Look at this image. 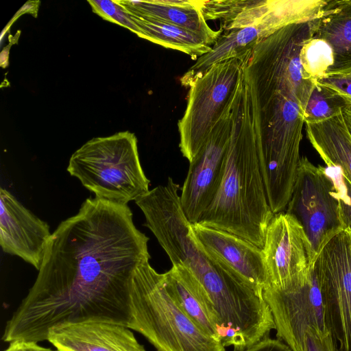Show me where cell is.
<instances>
[{"label":"cell","instance_id":"obj_1","mask_svg":"<svg viewBox=\"0 0 351 351\" xmlns=\"http://www.w3.org/2000/svg\"><path fill=\"white\" fill-rule=\"evenodd\" d=\"M149 237L128 204L97 197L51 234L36 279L6 322L2 340H47L56 325L107 322L129 325L136 268L149 261Z\"/></svg>","mask_w":351,"mask_h":351},{"label":"cell","instance_id":"obj_2","mask_svg":"<svg viewBox=\"0 0 351 351\" xmlns=\"http://www.w3.org/2000/svg\"><path fill=\"white\" fill-rule=\"evenodd\" d=\"M274 215L257 153L251 97L242 78L233 107L223 178L197 223L234 234L262 249Z\"/></svg>","mask_w":351,"mask_h":351},{"label":"cell","instance_id":"obj_3","mask_svg":"<svg viewBox=\"0 0 351 351\" xmlns=\"http://www.w3.org/2000/svg\"><path fill=\"white\" fill-rule=\"evenodd\" d=\"M249 88L257 153L269 206L283 212L291 197L300 160L303 112L286 93L272 90L243 71Z\"/></svg>","mask_w":351,"mask_h":351},{"label":"cell","instance_id":"obj_4","mask_svg":"<svg viewBox=\"0 0 351 351\" xmlns=\"http://www.w3.org/2000/svg\"><path fill=\"white\" fill-rule=\"evenodd\" d=\"M128 327L143 335L156 351H226L208 336L168 292L163 274L149 261L136 269L130 288Z\"/></svg>","mask_w":351,"mask_h":351},{"label":"cell","instance_id":"obj_5","mask_svg":"<svg viewBox=\"0 0 351 351\" xmlns=\"http://www.w3.org/2000/svg\"><path fill=\"white\" fill-rule=\"evenodd\" d=\"M66 170L95 197L119 204L149 191L137 138L129 131L88 141L71 155Z\"/></svg>","mask_w":351,"mask_h":351},{"label":"cell","instance_id":"obj_6","mask_svg":"<svg viewBox=\"0 0 351 351\" xmlns=\"http://www.w3.org/2000/svg\"><path fill=\"white\" fill-rule=\"evenodd\" d=\"M252 50L213 65L189 86L186 108L178 123L180 151L189 162L232 98Z\"/></svg>","mask_w":351,"mask_h":351},{"label":"cell","instance_id":"obj_7","mask_svg":"<svg viewBox=\"0 0 351 351\" xmlns=\"http://www.w3.org/2000/svg\"><path fill=\"white\" fill-rule=\"evenodd\" d=\"M317 20L279 29L252 49L245 64L246 71L256 82L286 93L302 112L316 82L303 75L300 53L303 45L313 36Z\"/></svg>","mask_w":351,"mask_h":351},{"label":"cell","instance_id":"obj_8","mask_svg":"<svg viewBox=\"0 0 351 351\" xmlns=\"http://www.w3.org/2000/svg\"><path fill=\"white\" fill-rule=\"evenodd\" d=\"M329 0H276L271 11L258 23L222 32L211 50L199 57L180 78L189 87L213 65L239 57L279 29L291 24L312 21L322 17Z\"/></svg>","mask_w":351,"mask_h":351},{"label":"cell","instance_id":"obj_9","mask_svg":"<svg viewBox=\"0 0 351 351\" xmlns=\"http://www.w3.org/2000/svg\"><path fill=\"white\" fill-rule=\"evenodd\" d=\"M286 213L303 227L315 257L334 235L343 230L333 180L326 167L300 158L296 180Z\"/></svg>","mask_w":351,"mask_h":351},{"label":"cell","instance_id":"obj_10","mask_svg":"<svg viewBox=\"0 0 351 351\" xmlns=\"http://www.w3.org/2000/svg\"><path fill=\"white\" fill-rule=\"evenodd\" d=\"M313 269L337 351H351V243L347 230L337 233L321 248Z\"/></svg>","mask_w":351,"mask_h":351},{"label":"cell","instance_id":"obj_11","mask_svg":"<svg viewBox=\"0 0 351 351\" xmlns=\"http://www.w3.org/2000/svg\"><path fill=\"white\" fill-rule=\"evenodd\" d=\"M242 77L221 117L189 162L180 197L182 208L191 224L198 222L215 198L221 184L230 138L233 107Z\"/></svg>","mask_w":351,"mask_h":351},{"label":"cell","instance_id":"obj_12","mask_svg":"<svg viewBox=\"0 0 351 351\" xmlns=\"http://www.w3.org/2000/svg\"><path fill=\"white\" fill-rule=\"evenodd\" d=\"M262 252L268 278L267 288L278 290L289 289L304 283L315 258L303 227L286 212L275 214L270 221Z\"/></svg>","mask_w":351,"mask_h":351},{"label":"cell","instance_id":"obj_13","mask_svg":"<svg viewBox=\"0 0 351 351\" xmlns=\"http://www.w3.org/2000/svg\"><path fill=\"white\" fill-rule=\"evenodd\" d=\"M263 297L271 311L277 337L292 351H304V334L308 327L329 330L313 267L304 283L286 290L267 288Z\"/></svg>","mask_w":351,"mask_h":351},{"label":"cell","instance_id":"obj_14","mask_svg":"<svg viewBox=\"0 0 351 351\" xmlns=\"http://www.w3.org/2000/svg\"><path fill=\"white\" fill-rule=\"evenodd\" d=\"M195 239L202 247L257 295L268 286L262 249L234 234L213 228L192 224Z\"/></svg>","mask_w":351,"mask_h":351},{"label":"cell","instance_id":"obj_15","mask_svg":"<svg viewBox=\"0 0 351 351\" xmlns=\"http://www.w3.org/2000/svg\"><path fill=\"white\" fill-rule=\"evenodd\" d=\"M0 245L39 270L51 238L49 226L10 192L0 189Z\"/></svg>","mask_w":351,"mask_h":351},{"label":"cell","instance_id":"obj_16","mask_svg":"<svg viewBox=\"0 0 351 351\" xmlns=\"http://www.w3.org/2000/svg\"><path fill=\"white\" fill-rule=\"evenodd\" d=\"M47 340L57 351H146L130 328L107 322L56 325Z\"/></svg>","mask_w":351,"mask_h":351},{"label":"cell","instance_id":"obj_17","mask_svg":"<svg viewBox=\"0 0 351 351\" xmlns=\"http://www.w3.org/2000/svg\"><path fill=\"white\" fill-rule=\"evenodd\" d=\"M130 14L184 28L215 44L222 29H212L206 23L197 0L117 1Z\"/></svg>","mask_w":351,"mask_h":351},{"label":"cell","instance_id":"obj_18","mask_svg":"<svg viewBox=\"0 0 351 351\" xmlns=\"http://www.w3.org/2000/svg\"><path fill=\"white\" fill-rule=\"evenodd\" d=\"M305 130L326 165L338 167L351 183V136L343 113L321 122L306 123Z\"/></svg>","mask_w":351,"mask_h":351},{"label":"cell","instance_id":"obj_19","mask_svg":"<svg viewBox=\"0 0 351 351\" xmlns=\"http://www.w3.org/2000/svg\"><path fill=\"white\" fill-rule=\"evenodd\" d=\"M313 36L326 41L332 49L333 64L327 75L351 71V0H334L318 19Z\"/></svg>","mask_w":351,"mask_h":351},{"label":"cell","instance_id":"obj_20","mask_svg":"<svg viewBox=\"0 0 351 351\" xmlns=\"http://www.w3.org/2000/svg\"><path fill=\"white\" fill-rule=\"evenodd\" d=\"M131 16L139 27V37L141 38L166 48L182 51L193 60H197L211 50L210 45L197 33L169 23L132 14Z\"/></svg>","mask_w":351,"mask_h":351},{"label":"cell","instance_id":"obj_21","mask_svg":"<svg viewBox=\"0 0 351 351\" xmlns=\"http://www.w3.org/2000/svg\"><path fill=\"white\" fill-rule=\"evenodd\" d=\"M163 274L168 292L186 315L208 336L221 343L219 329L198 297L189 271L177 265Z\"/></svg>","mask_w":351,"mask_h":351},{"label":"cell","instance_id":"obj_22","mask_svg":"<svg viewBox=\"0 0 351 351\" xmlns=\"http://www.w3.org/2000/svg\"><path fill=\"white\" fill-rule=\"evenodd\" d=\"M351 103L333 89L319 84L313 86L303 112L305 123H318L343 112Z\"/></svg>","mask_w":351,"mask_h":351},{"label":"cell","instance_id":"obj_23","mask_svg":"<svg viewBox=\"0 0 351 351\" xmlns=\"http://www.w3.org/2000/svg\"><path fill=\"white\" fill-rule=\"evenodd\" d=\"M300 61L304 77L317 82L333 64L332 49L324 40L313 36L303 45Z\"/></svg>","mask_w":351,"mask_h":351},{"label":"cell","instance_id":"obj_24","mask_svg":"<svg viewBox=\"0 0 351 351\" xmlns=\"http://www.w3.org/2000/svg\"><path fill=\"white\" fill-rule=\"evenodd\" d=\"M93 12L104 20L128 29L138 37L141 31L132 18L131 14L117 1L88 0Z\"/></svg>","mask_w":351,"mask_h":351},{"label":"cell","instance_id":"obj_25","mask_svg":"<svg viewBox=\"0 0 351 351\" xmlns=\"http://www.w3.org/2000/svg\"><path fill=\"white\" fill-rule=\"evenodd\" d=\"M326 169L335 184L343 230L351 229V183L338 167L326 166Z\"/></svg>","mask_w":351,"mask_h":351},{"label":"cell","instance_id":"obj_26","mask_svg":"<svg viewBox=\"0 0 351 351\" xmlns=\"http://www.w3.org/2000/svg\"><path fill=\"white\" fill-rule=\"evenodd\" d=\"M304 351H337L330 331L308 327L304 334Z\"/></svg>","mask_w":351,"mask_h":351},{"label":"cell","instance_id":"obj_27","mask_svg":"<svg viewBox=\"0 0 351 351\" xmlns=\"http://www.w3.org/2000/svg\"><path fill=\"white\" fill-rule=\"evenodd\" d=\"M317 82L333 89L351 103V71L326 75Z\"/></svg>","mask_w":351,"mask_h":351},{"label":"cell","instance_id":"obj_28","mask_svg":"<svg viewBox=\"0 0 351 351\" xmlns=\"http://www.w3.org/2000/svg\"><path fill=\"white\" fill-rule=\"evenodd\" d=\"M243 351H292L282 341L266 337Z\"/></svg>","mask_w":351,"mask_h":351},{"label":"cell","instance_id":"obj_29","mask_svg":"<svg viewBox=\"0 0 351 351\" xmlns=\"http://www.w3.org/2000/svg\"><path fill=\"white\" fill-rule=\"evenodd\" d=\"M4 351H53L51 348L43 347L38 342L15 340L10 342L8 347Z\"/></svg>","mask_w":351,"mask_h":351},{"label":"cell","instance_id":"obj_30","mask_svg":"<svg viewBox=\"0 0 351 351\" xmlns=\"http://www.w3.org/2000/svg\"><path fill=\"white\" fill-rule=\"evenodd\" d=\"M343 114L346 125L351 136V106L346 109L343 111Z\"/></svg>","mask_w":351,"mask_h":351},{"label":"cell","instance_id":"obj_31","mask_svg":"<svg viewBox=\"0 0 351 351\" xmlns=\"http://www.w3.org/2000/svg\"><path fill=\"white\" fill-rule=\"evenodd\" d=\"M349 233V235H350V243H351V229H349V230H346Z\"/></svg>","mask_w":351,"mask_h":351}]
</instances>
